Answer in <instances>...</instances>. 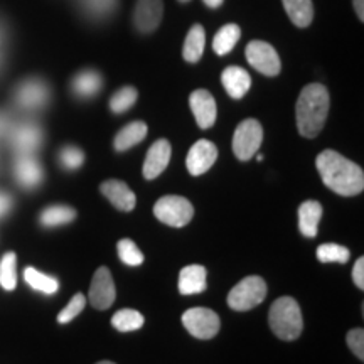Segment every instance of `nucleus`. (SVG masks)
Returning a JSON list of instances; mask_svg holds the SVG:
<instances>
[{"mask_svg": "<svg viewBox=\"0 0 364 364\" xmlns=\"http://www.w3.org/2000/svg\"><path fill=\"white\" fill-rule=\"evenodd\" d=\"M0 285L4 289L11 290L17 285V257L14 252H9L0 260Z\"/></svg>", "mask_w": 364, "mask_h": 364, "instance_id": "nucleus-29", "label": "nucleus"}, {"mask_svg": "<svg viewBox=\"0 0 364 364\" xmlns=\"http://www.w3.org/2000/svg\"><path fill=\"white\" fill-rule=\"evenodd\" d=\"M218 159L216 145L209 140H199L191 147L188 159H186V166L191 176H203L215 166Z\"/></svg>", "mask_w": 364, "mask_h": 364, "instance_id": "nucleus-10", "label": "nucleus"}, {"mask_svg": "<svg viewBox=\"0 0 364 364\" xmlns=\"http://www.w3.org/2000/svg\"><path fill=\"white\" fill-rule=\"evenodd\" d=\"M59 162H61V166L68 171L80 169L85 162L83 150L78 147H73V145H68V147L61 149V152H59Z\"/></svg>", "mask_w": 364, "mask_h": 364, "instance_id": "nucleus-33", "label": "nucleus"}, {"mask_svg": "<svg viewBox=\"0 0 364 364\" xmlns=\"http://www.w3.org/2000/svg\"><path fill=\"white\" fill-rule=\"evenodd\" d=\"M348 346L349 349L356 354L358 359H364V331L353 329L348 332Z\"/></svg>", "mask_w": 364, "mask_h": 364, "instance_id": "nucleus-35", "label": "nucleus"}, {"mask_svg": "<svg viewBox=\"0 0 364 364\" xmlns=\"http://www.w3.org/2000/svg\"><path fill=\"white\" fill-rule=\"evenodd\" d=\"M86 306V297L83 294H76L75 297L70 300V304L63 309L61 312L58 314V322L59 324H68V322H71L73 318L78 317L81 311H83Z\"/></svg>", "mask_w": 364, "mask_h": 364, "instance_id": "nucleus-34", "label": "nucleus"}, {"mask_svg": "<svg viewBox=\"0 0 364 364\" xmlns=\"http://www.w3.org/2000/svg\"><path fill=\"white\" fill-rule=\"evenodd\" d=\"M324 184L336 194L356 196L364 189L363 169L336 150L327 149L316 159Z\"/></svg>", "mask_w": 364, "mask_h": 364, "instance_id": "nucleus-1", "label": "nucleus"}, {"mask_svg": "<svg viewBox=\"0 0 364 364\" xmlns=\"http://www.w3.org/2000/svg\"><path fill=\"white\" fill-rule=\"evenodd\" d=\"M76 218V211L65 204H56V206L46 208L41 215V225L46 228H56L71 223Z\"/></svg>", "mask_w": 364, "mask_h": 364, "instance_id": "nucleus-25", "label": "nucleus"}, {"mask_svg": "<svg viewBox=\"0 0 364 364\" xmlns=\"http://www.w3.org/2000/svg\"><path fill=\"white\" fill-rule=\"evenodd\" d=\"M24 279H26L27 284L33 287L34 290H38V292H43L46 295L56 294L58 289H59V282L54 279V277L46 275V273H41L33 267L26 268Z\"/></svg>", "mask_w": 364, "mask_h": 364, "instance_id": "nucleus-27", "label": "nucleus"}, {"mask_svg": "<svg viewBox=\"0 0 364 364\" xmlns=\"http://www.w3.org/2000/svg\"><path fill=\"white\" fill-rule=\"evenodd\" d=\"M117 297L115 284H113L112 273L107 267H100L93 275L90 287V304L100 311H107L113 306Z\"/></svg>", "mask_w": 364, "mask_h": 364, "instance_id": "nucleus-9", "label": "nucleus"}, {"mask_svg": "<svg viewBox=\"0 0 364 364\" xmlns=\"http://www.w3.org/2000/svg\"><path fill=\"white\" fill-rule=\"evenodd\" d=\"M247 61L250 66L265 76H277L282 70L280 58L275 48L265 41H252L247 46Z\"/></svg>", "mask_w": 364, "mask_h": 364, "instance_id": "nucleus-8", "label": "nucleus"}, {"mask_svg": "<svg viewBox=\"0 0 364 364\" xmlns=\"http://www.w3.org/2000/svg\"><path fill=\"white\" fill-rule=\"evenodd\" d=\"M354 2V11H356L359 21H364V0H353Z\"/></svg>", "mask_w": 364, "mask_h": 364, "instance_id": "nucleus-38", "label": "nucleus"}, {"mask_svg": "<svg viewBox=\"0 0 364 364\" xmlns=\"http://www.w3.org/2000/svg\"><path fill=\"white\" fill-rule=\"evenodd\" d=\"M154 215L164 225L182 228L189 225L194 216V208L186 198L181 196H164L154 206Z\"/></svg>", "mask_w": 364, "mask_h": 364, "instance_id": "nucleus-5", "label": "nucleus"}, {"mask_svg": "<svg viewBox=\"0 0 364 364\" xmlns=\"http://www.w3.org/2000/svg\"><path fill=\"white\" fill-rule=\"evenodd\" d=\"M164 16L162 0H139L134 12V22L139 33L150 34L157 29Z\"/></svg>", "mask_w": 364, "mask_h": 364, "instance_id": "nucleus-11", "label": "nucleus"}, {"mask_svg": "<svg viewBox=\"0 0 364 364\" xmlns=\"http://www.w3.org/2000/svg\"><path fill=\"white\" fill-rule=\"evenodd\" d=\"M270 327L277 338L284 341H294L302 334L304 318L297 300L292 297H280L270 307Z\"/></svg>", "mask_w": 364, "mask_h": 364, "instance_id": "nucleus-3", "label": "nucleus"}, {"mask_svg": "<svg viewBox=\"0 0 364 364\" xmlns=\"http://www.w3.org/2000/svg\"><path fill=\"white\" fill-rule=\"evenodd\" d=\"M329 91L324 85L312 83L300 91L297 108H295L300 135L306 139H314L321 134L329 115Z\"/></svg>", "mask_w": 364, "mask_h": 364, "instance_id": "nucleus-2", "label": "nucleus"}, {"mask_svg": "<svg viewBox=\"0 0 364 364\" xmlns=\"http://www.w3.org/2000/svg\"><path fill=\"white\" fill-rule=\"evenodd\" d=\"M267 297V284L262 277L252 275L240 282L228 295V306L233 311L245 312L260 306Z\"/></svg>", "mask_w": 364, "mask_h": 364, "instance_id": "nucleus-4", "label": "nucleus"}, {"mask_svg": "<svg viewBox=\"0 0 364 364\" xmlns=\"http://www.w3.org/2000/svg\"><path fill=\"white\" fill-rule=\"evenodd\" d=\"M241 36L240 26L236 24H226L218 31L215 36V41H213V49L218 56H225V54L231 53L235 49V46L238 44Z\"/></svg>", "mask_w": 364, "mask_h": 364, "instance_id": "nucleus-24", "label": "nucleus"}, {"mask_svg": "<svg viewBox=\"0 0 364 364\" xmlns=\"http://www.w3.org/2000/svg\"><path fill=\"white\" fill-rule=\"evenodd\" d=\"M179 2H181V4H186V2H189V0H179Z\"/></svg>", "mask_w": 364, "mask_h": 364, "instance_id": "nucleus-41", "label": "nucleus"}, {"mask_svg": "<svg viewBox=\"0 0 364 364\" xmlns=\"http://www.w3.org/2000/svg\"><path fill=\"white\" fill-rule=\"evenodd\" d=\"M145 135H147V125L144 122H132V124L118 132L115 140H113V147L118 152H125V150L135 147L136 144L142 142Z\"/></svg>", "mask_w": 364, "mask_h": 364, "instance_id": "nucleus-21", "label": "nucleus"}, {"mask_svg": "<svg viewBox=\"0 0 364 364\" xmlns=\"http://www.w3.org/2000/svg\"><path fill=\"white\" fill-rule=\"evenodd\" d=\"M172 156V147L169 140L161 139L157 140L152 147L149 149L147 157L144 162V177L145 179H156L166 171V167L169 166Z\"/></svg>", "mask_w": 364, "mask_h": 364, "instance_id": "nucleus-13", "label": "nucleus"}, {"mask_svg": "<svg viewBox=\"0 0 364 364\" xmlns=\"http://www.w3.org/2000/svg\"><path fill=\"white\" fill-rule=\"evenodd\" d=\"M221 83L225 86L226 93L231 98L240 100L250 91L252 86V76L247 70L240 66H228L221 75Z\"/></svg>", "mask_w": 364, "mask_h": 364, "instance_id": "nucleus-15", "label": "nucleus"}, {"mask_svg": "<svg viewBox=\"0 0 364 364\" xmlns=\"http://www.w3.org/2000/svg\"><path fill=\"white\" fill-rule=\"evenodd\" d=\"M97 364H115V363H112V361H100Z\"/></svg>", "mask_w": 364, "mask_h": 364, "instance_id": "nucleus-40", "label": "nucleus"}, {"mask_svg": "<svg viewBox=\"0 0 364 364\" xmlns=\"http://www.w3.org/2000/svg\"><path fill=\"white\" fill-rule=\"evenodd\" d=\"M100 191H102L105 198H107L117 209H120V211L129 213L135 208L136 198L125 182L117 179L105 181L103 184L100 186Z\"/></svg>", "mask_w": 364, "mask_h": 364, "instance_id": "nucleus-14", "label": "nucleus"}, {"mask_svg": "<svg viewBox=\"0 0 364 364\" xmlns=\"http://www.w3.org/2000/svg\"><path fill=\"white\" fill-rule=\"evenodd\" d=\"M204 4H206L208 7H211V9H218L221 6L223 2H225V0H203Z\"/></svg>", "mask_w": 364, "mask_h": 364, "instance_id": "nucleus-39", "label": "nucleus"}, {"mask_svg": "<svg viewBox=\"0 0 364 364\" xmlns=\"http://www.w3.org/2000/svg\"><path fill=\"white\" fill-rule=\"evenodd\" d=\"M11 206H12L11 196L6 193H0V218H2L4 215H7Z\"/></svg>", "mask_w": 364, "mask_h": 364, "instance_id": "nucleus-37", "label": "nucleus"}, {"mask_svg": "<svg viewBox=\"0 0 364 364\" xmlns=\"http://www.w3.org/2000/svg\"><path fill=\"white\" fill-rule=\"evenodd\" d=\"M263 142V129L255 118L243 120L235 130L233 152L240 161H250L258 152Z\"/></svg>", "mask_w": 364, "mask_h": 364, "instance_id": "nucleus-6", "label": "nucleus"}, {"mask_svg": "<svg viewBox=\"0 0 364 364\" xmlns=\"http://www.w3.org/2000/svg\"><path fill=\"white\" fill-rule=\"evenodd\" d=\"M136 98H139V93L134 86H124L113 95L110 100V108L113 113H124L127 110H130L134 107Z\"/></svg>", "mask_w": 364, "mask_h": 364, "instance_id": "nucleus-30", "label": "nucleus"}, {"mask_svg": "<svg viewBox=\"0 0 364 364\" xmlns=\"http://www.w3.org/2000/svg\"><path fill=\"white\" fill-rule=\"evenodd\" d=\"M182 324L194 338L211 339L220 332L221 321L215 311H209V309L204 307H194L189 309L182 316Z\"/></svg>", "mask_w": 364, "mask_h": 364, "instance_id": "nucleus-7", "label": "nucleus"}, {"mask_svg": "<svg viewBox=\"0 0 364 364\" xmlns=\"http://www.w3.org/2000/svg\"><path fill=\"white\" fill-rule=\"evenodd\" d=\"M206 268L201 265L184 267L179 273V292L182 295L201 294L206 290Z\"/></svg>", "mask_w": 364, "mask_h": 364, "instance_id": "nucleus-17", "label": "nucleus"}, {"mask_svg": "<svg viewBox=\"0 0 364 364\" xmlns=\"http://www.w3.org/2000/svg\"><path fill=\"white\" fill-rule=\"evenodd\" d=\"M322 216V206L317 201H306L299 208V228L300 233L307 238L317 236L318 221Z\"/></svg>", "mask_w": 364, "mask_h": 364, "instance_id": "nucleus-18", "label": "nucleus"}, {"mask_svg": "<svg viewBox=\"0 0 364 364\" xmlns=\"http://www.w3.org/2000/svg\"><path fill=\"white\" fill-rule=\"evenodd\" d=\"M145 318L139 311L134 309H122L112 317V326L120 332H132L144 326Z\"/></svg>", "mask_w": 364, "mask_h": 364, "instance_id": "nucleus-28", "label": "nucleus"}, {"mask_svg": "<svg viewBox=\"0 0 364 364\" xmlns=\"http://www.w3.org/2000/svg\"><path fill=\"white\" fill-rule=\"evenodd\" d=\"M317 258L322 263H346L349 260V250L336 243H324L317 248Z\"/></svg>", "mask_w": 364, "mask_h": 364, "instance_id": "nucleus-32", "label": "nucleus"}, {"mask_svg": "<svg viewBox=\"0 0 364 364\" xmlns=\"http://www.w3.org/2000/svg\"><path fill=\"white\" fill-rule=\"evenodd\" d=\"M287 16L297 27H309L314 19L312 0H282Z\"/></svg>", "mask_w": 364, "mask_h": 364, "instance_id": "nucleus-23", "label": "nucleus"}, {"mask_svg": "<svg viewBox=\"0 0 364 364\" xmlns=\"http://www.w3.org/2000/svg\"><path fill=\"white\" fill-rule=\"evenodd\" d=\"M353 280L356 284L358 289H364V258H358V262L354 263L353 268Z\"/></svg>", "mask_w": 364, "mask_h": 364, "instance_id": "nucleus-36", "label": "nucleus"}, {"mask_svg": "<svg viewBox=\"0 0 364 364\" xmlns=\"http://www.w3.org/2000/svg\"><path fill=\"white\" fill-rule=\"evenodd\" d=\"M103 86V78L98 71L85 70L73 78V91L80 98H93Z\"/></svg>", "mask_w": 364, "mask_h": 364, "instance_id": "nucleus-20", "label": "nucleus"}, {"mask_svg": "<svg viewBox=\"0 0 364 364\" xmlns=\"http://www.w3.org/2000/svg\"><path fill=\"white\" fill-rule=\"evenodd\" d=\"M41 144V130L38 127L33 125H26L21 127L19 130L16 132L14 135V145L19 152L24 156V154H31L33 150L38 149V145Z\"/></svg>", "mask_w": 364, "mask_h": 364, "instance_id": "nucleus-26", "label": "nucleus"}, {"mask_svg": "<svg viewBox=\"0 0 364 364\" xmlns=\"http://www.w3.org/2000/svg\"><path fill=\"white\" fill-rule=\"evenodd\" d=\"M49 98V90L44 83H41L38 80L27 81L19 88V93H17V100L22 107L27 108H39L48 102Z\"/></svg>", "mask_w": 364, "mask_h": 364, "instance_id": "nucleus-19", "label": "nucleus"}, {"mask_svg": "<svg viewBox=\"0 0 364 364\" xmlns=\"http://www.w3.org/2000/svg\"><path fill=\"white\" fill-rule=\"evenodd\" d=\"M16 179L22 188L33 189L43 182V169H41L39 162L34 157H31L29 154H24L19 161L16 162Z\"/></svg>", "mask_w": 364, "mask_h": 364, "instance_id": "nucleus-16", "label": "nucleus"}, {"mask_svg": "<svg viewBox=\"0 0 364 364\" xmlns=\"http://www.w3.org/2000/svg\"><path fill=\"white\" fill-rule=\"evenodd\" d=\"M204 46H206V33L201 24H194L186 36L184 49H182V56L188 63H198L203 58Z\"/></svg>", "mask_w": 364, "mask_h": 364, "instance_id": "nucleus-22", "label": "nucleus"}, {"mask_svg": "<svg viewBox=\"0 0 364 364\" xmlns=\"http://www.w3.org/2000/svg\"><path fill=\"white\" fill-rule=\"evenodd\" d=\"M191 110L201 129H211L218 117V107L213 95L206 90H196L189 98Z\"/></svg>", "mask_w": 364, "mask_h": 364, "instance_id": "nucleus-12", "label": "nucleus"}, {"mask_svg": "<svg viewBox=\"0 0 364 364\" xmlns=\"http://www.w3.org/2000/svg\"><path fill=\"white\" fill-rule=\"evenodd\" d=\"M117 252L120 260L129 267H139L144 263V253L132 240H120L117 245Z\"/></svg>", "mask_w": 364, "mask_h": 364, "instance_id": "nucleus-31", "label": "nucleus"}]
</instances>
